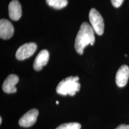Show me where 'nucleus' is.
Returning <instances> with one entry per match:
<instances>
[{
	"label": "nucleus",
	"instance_id": "obj_2",
	"mask_svg": "<svg viewBox=\"0 0 129 129\" xmlns=\"http://www.w3.org/2000/svg\"><path fill=\"white\" fill-rule=\"evenodd\" d=\"M78 76H70L62 80L56 87V92L62 95L69 94L70 96H74L80 90V85L78 82Z\"/></svg>",
	"mask_w": 129,
	"mask_h": 129
},
{
	"label": "nucleus",
	"instance_id": "obj_3",
	"mask_svg": "<svg viewBox=\"0 0 129 129\" xmlns=\"http://www.w3.org/2000/svg\"><path fill=\"white\" fill-rule=\"evenodd\" d=\"M89 19L94 31L99 36L103 35L104 23L103 18L99 12L95 9L92 8L89 13Z\"/></svg>",
	"mask_w": 129,
	"mask_h": 129
},
{
	"label": "nucleus",
	"instance_id": "obj_16",
	"mask_svg": "<svg viewBox=\"0 0 129 129\" xmlns=\"http://www.w3.org/2000/svg\"><path fill=\"white\" fill-rule=\"evenodd\" d=\"M56 104H59V102L56 101Z\"/></svg>",
	"mask_w": 129,
	"mask_h": 129
},
{
	"label": "nucleus",
	"instance_id": "obj_10",
	"mask_svg": "<svg viewBox=\"0 0 129 129\" xmlns=\"http://www.w3.org/2000/svg\"><path fill=\"white\" fill-rule=\"evenodd\" d=\"M8 10L10 18L12 20L17 21L21 17L22 8L18 1H12L9 5Z\"/></svg>",
	"mask_w": 129,
	"mask_h": 129
},
{
	"label": "nucleus",
	"instance_id": "obj_6",
	"mask_svg": "<svg viewBox=\"0 0 129 129\" xmlns=\"http://www.w3.org/2000/svg\"><path fill=\"white\" fill-rule=\"evenodd\" d=\"M14 27L8 20L2 19L0 20V37L2 39L7 40L13 37Z\"/></svg>",
	"mask_w": 129,
	"mask_h": 129
},
{
	"label": "nucleus",
	"instance_id": "obj_7",
	"mask_svg": "<svg viewBox=\"0 0 129 129\" xmlns=\"http://www.w3.org/2000/svg\"><path fill=\"white\" fill-rule=\"evenodd\" d=\"M129 78V68L125 64L121 66L116 75V83L119 87H123L128 82Z\"/></svg>",
	"mask_w": 129,
	"mask_h": 129
},
{
	"label": "nucleus",
	"instance_id": "obj_8",
	"mask_svg": "<svg viewBox=\"0 0 129 129\" xmlns=\"http://www.w3.org/2000/svg\"><path fill=\"white\" fill-rule=\"evenodd\" d=\"M18 77L14 74L9 75L5 79L2 86L3 90L7 93H14L17 91L15 85L18 82Z\"/></svg>",
	"mask_w": 129,
	"mask_h": 129
},
{
	"label": "nucleus",
	"instance_id": "obj_11",
	"mask_svg": "<svg viewBox=\"0 0 129 129\" xmlns=\"http://www.w3.org/2000/svg\"><path fill=\"white\" fill-rule=\"evenodd\" d=\"M46 3L49 6L55 9H61L68 5V0H46Z\"/></svg>",
	"mask_w": 129,
	"mask_h": 129
},
{
	"label": "nucleus",
	"instance_id": "obj_13",
	"mask_svg": "<svg viewBox=\"0 0 129 129\" xmlns=\"http://www.w3.org/2000/svg\"><path fill=\"white\" fill-rule=\"evenodd\" d=\"M124 0H111V2L112 5L116 8L119 7L122 5Z\"/></svg>",
	"mask_w": 129,
	"mask_h": 129
},
{
	"label": "nucleus",
	"instance_id": "obj_14",
	"mask_svg": "<svg viewBox=\"0 0 129 129\" xmlns=\"http://www.w3.org/2000/svg\"><path fill=\"white\" fill-rule=\"evenodd\" d=\"M115 129H129V125L126 124L120 125Z\"/></svg>",
	"mask_w": 129,
	"mask_h": 129
},
{
	"label": "nucleus",
	"instance_id": "obj_5",
	"mask_svg": "<svg viewBox=\"0 0 129 129\" xmlns=\"http://www.w3.org/2000/svg\"><path fill=\"white\" fill-rule=\"evenodd\" d=\"M38 113V111L36 109H33L28 111L20 119L19 124L23 127L32 126L36 123Z\"/></svg>",
	"mask_w": 129,
	"mask_h": 129
},
{
	"label": "nucleus",
	"instance_id": "obj_1",
	"mask_svg": "<svg viewBox=\"0 0 129 129\" xmlns=\"http://www.w3.org/2000/svg\"><path fill=\"white\" fill-rule=\"evenodd\" d=\"M94 30L92 27L86 22H84L80 27L75 39V48L77 52L83 54L84 48L88 44L93 45L95 42Z\"/></svg>",
	"mask_w": 129,
	"mask_h": 129
},
{
	"label": "nucleus",
	"instance_id": "obj_15",
	"mask_svg": "<svg viewBox=\"0 0 129 129\" xmlns=\"http://www.w3.org/2000/svg\"><path fill=\"white\" fill-rule=\"evenodd\" d=\"M2 117H0V124L2 123Z\"/></svg>",
	"mask_w": 129,
	"mask_h": 129
},
{
	"label": "nucleus",
	"instance_id": "obj_4",
	"mask_svg": "<svg viewBox=\"0 0 129 129\" xmlns=\"http://www.w3.org/2000/svg\"><path fill=\"white\" fill-rule=\"evenodd\" d=\"M37 45L34 43H28L20 46L16 52V58L23 60L30 57L37 50Z\"/></svg>",
	"mask_w": 129,
	"mask_h": 129
},
{
	"label": "nucleus",
	"instance_id": "obj_9",
	"mask_svg": "<svg viewBox=\"0 0 129 129\" xmlns=\"http://www.w3.org/2000/svg\"><path fill=\"white\" fill-rule=\"evenodd\" d=\"M49 54L46 49L42 50L36 56L33 64V68L36 71H40L46 66L49 60Z\"/></svg>",
	"mask_w": 129,
	"mask_h": 129
},
{
	"label": "nucleus",
	"instance_id": "obj_12",
	"mask_svg": "<svg viewBox=\"0 0 129 129\" xmlns=\"http://www.w3.org/2000/svg\"><path fill=\"white\" fill-rule=\"evenodd\" d=\"M81 125L77 122L66 123L60 125L55 129H80Z\"/></svg>",
	"mask_w": 129,
	"mask_h": 129
}]
</instances>
